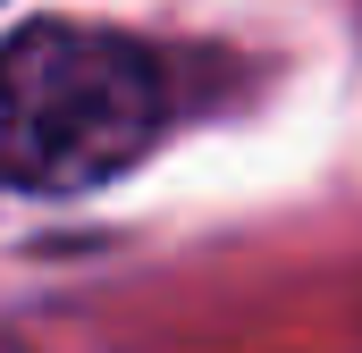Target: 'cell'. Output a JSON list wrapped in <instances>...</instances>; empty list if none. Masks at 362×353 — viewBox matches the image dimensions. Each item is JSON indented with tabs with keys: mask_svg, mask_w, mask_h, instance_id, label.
<instances>
[{
	"mask_svg": "<svg viewBox=\"0 0 362 353\" xmlns=\"http://www.w3.org/2000/svg\"><path fill=\"white\" fill-rule=\"evenodd\" d=\"M169 126L160 59L110 25L42 17L0 42V185L85 193L135 169Z\"/></svg>",
	"mask_w": 362,
	"mask_h": 353,
	"instance_id": "1",
	"label": "cell"
}]
</instances>
